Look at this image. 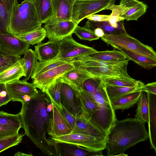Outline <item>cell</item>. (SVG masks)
I'll return each instance as SVG.
<instances>
[{"mask_svg":"<svg viewBox=\"0 0 156 156\" xmlns=\"http://www.w3.org/2000/svg\"><path fill=\"white\" fill-rule=\"evenodd\" d=\"M19 113L24 135L44 155L59 156L56 144L51 143L46 136L51 131L53 118L52 105L48 95L38 91L35 97L22 103Z\"/></svg>","mask_w":156,"mask_h":156,"instance_id":"6da1fadb","label":"cell"},{"mask_svg":"<svg viewBox=\"0 0 156 156\" xmlns=\"http://www.w3.org/2000/svg\"><path fill=\"white\" fill-rule=\"evenodd\" d=\"M145 124L135 118L121 120L116 119L107 134L105 141L107 155L114 156L124 152L137 144L147 140L149 134Z\"/></svg>","mask_w":156,"mask_h":156,"instance_id":"7a4b0ae2","label":"cell"},{"mask_svg":"<svg viewBox=\"0 0 156 156\" xmlns=\"http://www.w3.org/2000/svg\"><path fill=\"white\" fill-rule=\"evenodd\" d=\"M41 25L32 0H24L15 7L8 33L17 37L39 29Z\"/></svg>","mask_w":156,"mask_h":156,"instance_id":"3957f363","label":"cell"},{"mask_svg":"<svg viewBox=\"0 0 156 156\" xmlns=\"http://www.w3.org/2000/svg\"><path fill=\"white\" fill-rule=\"evenodd\" d=\"M90 94L95 99L98 107L92 114L89 121L107 134L117 119L106 91L105 84L103 80L94 92Z\"/></svg>","mask_w":156,"mask_h":156,"instance_id":"277c9868","label":"cell"},{"mask_svg":"<svg viewBox=\"0 0 156 156\" xmlns=\"http://www.w3.org/2000/svg\"><path fill=\"white\" fill-rule=\"evenodd\" d=\"M101 38L115 49H126L156 60V52L152 47L143 44L127 33L118 35L105 34Z\"/></svg>","mask_w":156,"mask_h":156,"instance_id":"5b68a950","label":"cell"},{"mask_svg":"<svg viewBox=\"0 0 156 156\" xmlns=\"http://www.w3.org/2000/svg\"><path fill=\"white\" fill-rule=\"evenodd\" d=\"M126 59L118 64L111 66H87L80 64L75 61L73 63L74 67L88 75L91 77H131L128 74L127 67L129 61Z\"/></svg>","mask_w":156,"mask_h":156,"instance_id":"8992f818","label":"cell"},{"mask_svg":"<svg viewBox=\"0 0 156 156\" xmlns=\"http://www.w3.org/2000/svg\"><path fill=\"white\" fill-rule=\"evenodd\" d=\"M116 0H75L73 6L72 20L77 24L87 16L107 9Z\"/></svg>","mask_w":156,"mask_h":156,"instance_id":"52a82bcc","label":"cell"},{"mask_svg":"<svg viewBox=\"0 0 156 156\" xmlns=\"http://www.w3.org/2000/svg\"><path fill=\"white\" fill-rule=\"evenodd\" d=\"M52 144L60 142L73 144L89 150L98 151L106 149L105 140L91 136L76 133L49 138Z\"/></svg>","mask_w":156,"mask_h":156,"instance_id":"ba28073f","label":"cell"},{"mask_svg":"<svg viewBox=\"0 0 156 156\" xmlns=\"http://www.w3.org/2000/svg\"><path fill=\"white\" fill-rule=\"evenodd\" d=\"M59 51L55 58L56 59L75 58L89 55L97 51L94 48L80 44L76 41L72 35H69L59 41Z\"/></svg>","mask_w":156,"mask_h":156,"instance_id":"9c48e42d","label":"cell"},{"mask_svg":"<svg viewBox=\"0 0 156 156\" xmlns=\"http://www.w3.org/2000/svg\"><path fill=\"white\" fill-rule=\"evenodd\" d=\"M6 85L11 101L22 103L29 101L38 92L34 83H29L24 79L16 80L6 83Z\"/></svg>","mask_w":156,"mask_h":156,"instance_id":"30bf717a","label":"cell"},{"mask_svg":"<svg viewBox=\"0 0 156 156\" xmlns=\"http://www.w3.org/2000/svg\"><path fill=\"white\" fill-rule=\"evenodd\" d=\"M73 62L61 65L41 74L32 78L33 83L43 92L57 78L64 73L74 68Z\"/></svg>","mask_w":156,"mask_h":156,"instance_id":"8fae6325","label":"cell"},{"mask_svg":"<svg viewBox=\"0 0 156 156\" xmlns=\"http://www.w3.org/2000/svg\"><path fill=\"white\" fill-rule=\"evenodd\" d=\"M61 81V105L75 116L81 117L82 112L81 105L74 90L69 84Z\"/></svg>","mask_w":156,"mask_h":156,"instance_id":"7c38bea8","label":"cell"},{"mask_svg":"<svg viewBox=\"0 0 156 156\" xmlns=\"http://www.w3.org/2000/svg\"><path fill=\"white\" fill-rule=\"evenodd\" d=\"M78 25L73 20L44 23V28L46 37L49 40L59 41L65 37L72 35Z\"/></svg>","mask_w":156,"mask_h":156,"instance_id":"4fadbf2b","label":"cell"},{"mask_svg":"<svg viewBox=\"0 0 156 156\" xmlns=\"http://www.w3.org/2000/svg\"><path fill=\"white\" fill-rule=\"evenodd\" d=\"M120 16L127 21L137 20L146 12L147 5L138 0H120Z\"/></svg>","mask_w":156,"mask_h":156,"instance_id":"5bb4252c","label":"cell"},{"mask_svg":"<svg viewBox=\"0 0 156 156\" xmlns=\"http://www.w3.org/2000/svg\"><path fill=\"white\" fill-rule=\"evenodd\" d=\"M30 45L17 37L9 34L0 35V47L16 55H24Z\"/></svg>","mask_w":156,"mask_h":156,"instance_id":"9a60e30c","label":"cell"},{"mask_svg":"<svg viewBox=\"0 0 156 156\" xmlns=\"http://www.w3.org/2000/svg\"><path fill=\"white\" fill-rule=\"evenodd\" d=\"M71 133L91 136L105 141L107 135V133L105 131L93 124L89 120L77 117H76L75 124Z\"/></svg>","mask_w":156,"mask_h":156,"instance_id":"2e32d148","label":"cell"},{"mask_svg":"<svg viewBox=\"0 0 156 156\" xmlns=\"http://www.w3.org/2000/svg\"><path fill=\"white\" fill-rule=\"evenodd\" d=\"M52 0L54 15L47 23H54L72 20L73 5L67 0Z\"/></svg>","mask_w":156,"mask_h":156,"instance_id":"e0dca14e","label":"cell"},{"mask_svg":"<svg viewBox=\"0 0 156 156\" xmlns=\"http://www.w3.org/2000/svg\"><path fill=\"white\" fill-rule=\"evenodd\" d=\"M59 156H102V151H90L77 145L64 143H55Z\"/></svg>","mask_w":156,"mask_h":156,"instance_id":"ac0fdd59","label":"cell"},{"mask_svg":"<svg viewBox=\"0 0 156 156\" xmlns=\"http://www.w3.org/2000/svg\"><path fill=\"white\" fill-rule=\"evenodd\" d=\"M149 108L148 133L151 148L156 153V94L147 93Z\"/></svg>","mask_w":156,"mask_h":156,"instance_id":"d6986e66","label":"cell"},{"mask_svg":"<svg viewBox=\"0 0 156 156\" xmlns=\"http://www.w3.org/2000/svg\"><path fill=\"white\" fill-rule=\"evenodd\" d=\"M53 108V118L51 131L48 134L55 137L71 133L72 129L67 124L59 110L51 101Z\"/></svg>","mask_w":156,"mask_h":156,"instance_id":"ffe728a7","label":"cell"},{"mask_svg":"<svg viewBox=\"0 0 156 156\" xmlns=\"http://www.w3.org/2000/svg\"><path fill=\"white\" fill-rule=\"evenodd\" d=\"M17 0H0V35L9 34L11 16Z\"/></svg>","mask_w":156,"mask_h":156,"instance_id":"44dd1931","label":"cell"},{"mask_svg":"<svg viewBox=\"0 0 156 156\" xmlns=\"http://www.w3.org/2000/svg\"><path fill=\"white\" fill-rule=\"evenodd\" d=\"M34 51L39 61L52 59L56 57L59 51V41L49 40L34 46Z\"/></svg>","mask_w":156,"mask_h":156,"instance_id":"7402d4cb","label":"cell"},{"mask_svg":"<svg viewBox=\"0 0 156 156\" xmlns=\"http://www.w3.org/2000/svg\"><path fill=\"white\" fill-rule=\"evenodd\" d=\"M74 91L80 101L82 112L81 117L89 120L92 114L98 108V103L92 96L82 89Z\"/></svg>","mask_w":156,"mask_h":156,"instance_id":"603a6c76","label":"cell"},{"mask_svg":"<svg viewBox=\"0 0 156 156\" xmlns=\"http://www.w3.org/2000/svg\"><path fill=\"white\" fill-rule=\"evenodd\" d=\"M91 77L75 68L69 70L62 75L60 80L70 85L75 91L82 89L84 82Z\"/></svg>","mask_w":156,"mask_h":156,"instance_id":"cb8c5ba5","label":"cell"},{"mask_svg":"<svg viewBox=\"0 0 156 156\" xmlns=\"http://www.w3.org/2000/svg\"><path fill=\"white\" fill-rule=\"evenodd\" d=\"M24 61L22 58L0 73V83L6 84L25 76Z\"/></svg>","mask_w":156,"mask_h":156,"instance_id":"d4e9b609","label":"cell"},{"mask_svg":"<svg viewBox=\"0 0 156 156\" xmlns=\"http://www.w3.org/2000/svg\"><path fill=\"white\" fill-rule=\"evenodd\" d=\"M142 92L137 91L130 93L111 101L113 109L115 111L118 109L124 110L133 107L137 103Z\"/></svg>","mask_w":156,"mask_h":156,"instance_id":"484cf974","label":"cell"},{"mask_svg":"<svg viewBox=\"0 0 156 156\" xmlns=\"http://www.w3.org/2000/svg\"><path fill=\"white\" fill-rule=\"evenodd\" d=\"M36 8L40 21L47 23L54 15L52 0H32Z\"/></svg>","mask_w":156,"mask_h":156,"instance_id":"4316f807","label":"cell"},{"mask_svg":"<svg viewBox=\"0 0 156 156\" xmlns=\"http://www.w3.org/2000/svg\"><path fill=\"white\" fill-rule=\"evenodd\" d=\"M118 50L123 53L127 59L147 69H151L156 66V60L123 49Z\"/></svg>","mask_w":156,"mask_h":156,"instance_id":"83f0119b","label":"cell"},{"mask_svg":"<svg viewBox=\"0 0 156 156\" xmlns=\"http://www.w3.org/2000/svg\"><path fill=\"white\" fill-rule=\"evenodd\" d=\"M85 27L93 30L97 28H101L106 34L118 35L127 33L124 25L115 28L112 27L108 21L96 22L88 20Z\"/></svg>","mask_w":156,"mask_h":156,"instance_id":"f1b7e54d","label":"cell"},{"mask_svg":"<svg viewBox=\"0 0 156 156\" xmlns=\"http://www.w3.org/2000/svg\"><path fill=\"white\" fill-rule=\"evenodd\" d=\"M87 55L93 59L107 61L118 62L127 59L123 53L115 49L111 51H97Z\"/></svg>","mask_w":156,"mask_h":156,"instance_id":"f546056e","label":"cell"},{"mask_svg":"<svg viewBox=\"0 0 156 156\" xmlns=\"http://www.w3.org/2000/svg\"><path fill=\"white\" fill-rule=\"evenodd\" d=\"M73 58L67 59H52L44 61L37 62L36 67L31 78L66 63L72 62Z\"/></svg>","mask_w":156,"mask_h":156,"instance_id":"4dcf8cb0","label":"cell"},{"mask_svg":"<svg viewBox=\"0 0 156 156\" xmlns=\"http://www.w3.org/2000/svg\"><path fill=\"white\" fill-rule=\"evenodd\" d=\"M144 85L129 87L106 85V90L108 98L111 102L128 94L140 91V89Z\"/></svg>","mask_w":156,"mask_h":156,"instance_id":"1f68e13d","label":"cell"},{"mask_svg":"<svg viewBox=\"0 0 156 156\" xmlns=\"http://www.w3.org/2000/svg\"><path fill=\"white\" fill-rule=\"evenodd\" d=\"M22 58L24 61L25 76L24 80L27 81L31 78L34 73L37 62V58L34 51L28 49Z\"/></svg>","mask_w":156,"mask_h":156,"instance_id":"d6a6232c","label":"cell"},{"mask_svg":"<svg viewBox=\"0 0 156 156\" xmlns=\"http://www.w3.org/2000/svg\"><path fill=\"white\" fill-rule=\"evenodd\" d=\"M106 85L132 87L140 85H144V83L139 80H136L131 77H101Z\"/></svg>","mask_w":156,"mask_h":156,"instance_id":"836d02e7","label":"cell"},{"mask_svg":"<svg viewBox=\"0 0 156 156\" xmlns=\"http://www.w3.org/2000/svg\"><path fill=\"white\" fill-rule=\"evenodd\" d=\"M17 37L30 45H34L41 43L46 37V33L44 27H41L39 29Z\"/></svg>","mask_w":156,"mask_h":156,"instance_id":"e575fe53","label":"cell"},{"mask_svg":"<svg viewBox=\"0 0 156 156\" xmlns=\"http://www.w3.org/2000/svg\"><path fill=\"white\" fill-rule=\"evenodd\" d=\"M137 107L136 111L135 118L144 123H148L149 108L146 94L142 92L140 97L138 101Z\"/></svg>","mask_w":156,"mask_h":156,"instance_id":"d590c367","label":"cell"},{"mask_svg":"<svg viewBox=\"0 0 156 156\" xmlns=\"http://www.w3.org/2000/svg\"><path fill=\"white\" fill-rule=\"evenodd\" d=\"M20 59V56L14 55L0 47V73Z\"/></svg>","mask_w":156,"mask_h":156,"instance_id":"8d00e7d4","label":"cell"},{"mask_svg":"<svg viewBox=\"0 0 156 156\" xmlns=\"http://www.w3.org/2000/svg\"><path fill=\"white\" fill-rule=\"evenodd\" d=\"M0 125L20 129L21 128V122L19 113L15 115L0 111Z\"/></svg>","mask_w":156,"mask_h":156,"instance_id":"74e56055","label":"cell"},{"mask_svg":"<svg viewBox=\"0 0 156 156\" xmlns=\"http://www.w3.org/2000/svg\"><path fill=\"white\" fill-rule=\"evenodd\" d=\"M73 33L81 40L90 41L100 38L96 35L93 30L85 26L80 27L77 25L74 29Z\"/></svg>","mask_w":156,"mask_h":156,"instance_id":"f35d334b","label":"cell"},{"mask_svg":"<svg viewBox=\"0 0 156 156\" xmlns=\"http://www.w3.org/2000/svg\"><path fill=\"white\" fill-rule=\"evenodd\" d=\"M24 134L18 133L14 135L0 139V153L20 143Z\"/></svg>","mask_w":156,"mask_h":156,"instance_id":"ab89813d","label":"cell"},{"mask_svg":"<svg viewBox=\"0 0 156 156\" xmlns=\"http://www.w3.org/2000/svg\"><path fill=\"white\" fill-rule=\"evenodd\" d=\"M61 83V81L59 77L51 83L44 92L60 105H61L60 102Z\"/></svg>","mask_w":156,"mask_h":156,"instance_id":"60d3db41","label":"cell"},{"mask_svg":"<svg viewBox=\"0 0 156 156\" xmlns=\"http://www.w3.org/2000/svg\"><path fill=\"white\" fill-rule=\"evenodd\" d=\"M48 95L51 100L53 102L59 110L67 124L72 130L75 124L76 117L72 114L61 105H60L56 103L52 98L49 95Z\"/></svg>","mask_w":156,"mask_h":156,"instance_id":"b9f144b4","label":"cell"},{"mask_svg":"<svg viewBox=\"0 0 156 156\" xmlns=\"http://www.w3.org/2000/svg\"><path fill=\"white\" fill-rule=\"evenodd\" d=\"M20 129L0 125V139L9 137L18 133Z\"/></svg>","mask_w":156,"mask_h":156,"instance_id":"7bdbcfd3","label":"cell"},{"mask_svg":"<svg viewBox=\"0 0 156 156\" xmlns=\"http://www.w3.org/2000/svg\"><path fill=\"white\" fill-rule=\"evenodd\" d=\"M10 101L11 98L7 90L6 84L0 83V107L6 105Z\"/></svg>","mask_w":156,"mask_h":156,"instance_id":"ee69618b","label":"cell"},{"mask_svg":"<svg viewBox=\"0 0 156 156\" xmlns=\"http://www.w3.org/2000/svg\"><path fill=\"white\" fill-rule=\"evenodd\" d=\"M110 15L92 14L86 17L88 20L96 22L108 21Z\"/></svg>","mask_w":156,"mask_h":156,"instance_id":"f6af8a7d","label":"cell"},{"mask_svg":"<svg viewBox=\"0 0 156 156\" xmlns=\"http://www.w3.org/2000/svg\"><path fill=\"white\" fill-rule=\"evenodd\" d=\"M140 91L156 94V82H153L144 85L141 88Z\"/></svg>","mask_w":156,"mask_h":156,"instance_id":"bcb514c9","label":"cell"},{"mask_svg":"<svg viewBox=\"0 0 156 156\" xmlns=\"http://www.w3.org/2000/svg\"><path fill=\"white\" fill-rule=\"evenodd\" d=\"M93 30L96 35L99 38L103 37L105 34L103 30L100 28H97Z\"/></svg>","mask_w":156,"mask_h":156,"instance_id":"7dc6e473","label":"cell"},{"mask_svg":"<svg viewBox=\"0 0 156 156\" xmlns=\"http://www.w3.org/2000/svg\"><path fill=\"white\" fill-rule=\"evenodd\" d=\"M33 155L32 154H25L20 151L16 152L14 155L15 156H31Z\"/></svg>","mask_w":156,"mask_h":156,"instance_id":"c3c4849f","label":"cell"},{"mask_svg":"<svg viewBox=\"0 0 156 156\" xmlns=\"http://www.w3.org/2000/svg\"><path fill=\"white\" fill-rule=\"evenodd\" d=\"M128 155L125 154L124 152H121L119 153L118 154L116 155H115L114 156H127Z\"/></svg>","mask_w":156,"mask_h":156,"instance_id":"681fc988","label":"cell"},{"mask_svg":"<svg viewBox=\"0 0 156 156\" xmlns=\"http://www.w3.org/2000/svg\"><path fill=\"white\" fill-rule=\"evenodd\" d=\"M72 5H73V4L75 1V0H67Z\"/></svg>","mask_w":156,"mask_h":156,"instance_id":"f907efd6","label":"cell"}]
</instances>
